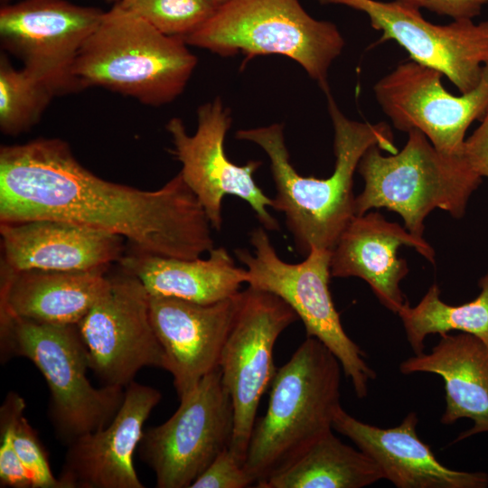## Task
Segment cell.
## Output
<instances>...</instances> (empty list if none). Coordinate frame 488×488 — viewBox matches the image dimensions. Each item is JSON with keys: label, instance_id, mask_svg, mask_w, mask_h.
Wrapping results in <instances>:
<instances>
[{"label": "cell", "instance_id": "obj_1", "mask_svg": "<svg viewBox=\"0 0 488 488\" xmlns=\"http://www.w3.org/2000/svg\"><path fill=\"white\" fill-rule=\"evenodd\" d=\"M36 219L114 234L164 258L194 259L214 248L211 222L180 173L154 191L109 182L60 138L0 147V222Z\"/></svg>", "mask_w": 488, "mask_h": 488}, {"label": "cell", "instance_id": "obj_2", "mask_svg": "<svg viewBox=\"0 0 488 488\" xmlns=\"http://www.w3.org/2000/svg\"><path fill=\"white\" fill-rule=\"evenodd\" d=\"M325 94L335 155L334 170L327 178L297 173L290 162L281 124L239 129L235 135L237 139L257 144L267 155L277 189L272 208L284 213L296 249L305 257L312 248L332 251L355 216L353 175L366 150L377 145L389 154L398 152L389 125L352 120L330 91Z\"/></svg>", "mask_w": 488, "mask_h": 488}, {"label": "cell", "instance_id": "obj_3", "mask_svg": "<svg viewBox=\"0 0 488 488\" xmlns=\"http://www.w3.org/2000/svg\"><path fill=\"white\" fill-rule=\"evenodd\" d=\"M342 371L335 355L314 337H307L277 369L267 412L255 422L244 462L255 484L289 465L333 430L342 407Z\"/></svg>", "mask_w": 488, "mask_h": 488}, {"label": "cell", "instance_id": "obj_4", "mask_svg": "<svg viewBox=\"0 0 488 488\" xmlns=\"http://www.w3.org/2000/svg\"><path fill=\"white\" fill-rule=\"evenodd\" d=\"M187 45L115 3L82 46L73 74L83 89L101 87L164 105L184 90L196 67Z\"/></svg>", "mask_w": 488, "mask_h": 488}, {"label": "cell", "instance_id": "obj_5", "mask_svg": "<svg viewBox=\"0 0 488 488\" xmlns=\"http://www.w3.org/2000/svg\"><path fill=\"white\" fill-rule=\"evenodd\" d=\"M405 146L383 155L371 145L361 156L357 171L364 180L363 191L355 197V215L372 208L399 213L405 228L423 238L424 220L435 209L462 218L473 192L482 183L462 154L437 150L427 136L412 129Z\"/></svg>", "mask_w": 488, "mask_h": 488}, {"label": "cell", "instance_id": "obj_6", "mask_svg": "<svg viewBox=\"0 0 488 488\" xmlns=\"http://www.w3.org/2000/svg\"><path fill=\"white\" fill-rule=\"evenodd\" d=\"M183 41L221 56L288 57L324 93L330 66L344 47L337 26L312 17L299 0H230Z\"/></svg>", "mask_w": 488, "mask_h": 488}, {"label": "cell", "instance_id": "obj_7", "mask_svg": "<svg viewBox=\"0 0 488 488\" xmlns=\"http://www.w3.org/2000/svg\"><path fill=\"white\" fill-rule=\"evenodd\" d=\"M1 355L30 360L50 389L49 417L57 437L70 445L108 426L119 409L125 388H95L87 378L86 348L77 324H51L0 315Z\"/></svg>", "mask_w": 488, "mask_h": 488}, {"label": "cell", "instance_id": "obj_8", "mask_svg": "<svg viewBox=\"0 0 488 488\" xmlns=\"http://www.w3.org/2000/svg\"><path fill=\"white\" fill-rule=\"evenodd\" d=\"M254 249H235L247 269L249 286L271 293L286 303L302 320L307 337L324 343L339 360L343 371L359 399L368 395L375 371L364 352L343 328L329 289L331 251L312 248L300 263L283 261L264 227L250 233Z\"/></svg>", "mask_w": 488, "mask_h": 488}, {"label": "cell", "instance_id": "obj_9", "mask_svg": "<svg viewBox=\"0 0 488 488\" xmlns=\"http://www.w3.org/2000/svg\"><path fill=\"white\" fill-rule=\"evenodd\" d=\"M179 400L170 418L144 430L137 447L158 488H191L232 440L233 405L220 368Z\"/></svg>", "mask_w": 488, "mask_h": 488}, {"label": "cell", "instance_id": "obj_10", "mask_svg": "<svg viewBox=\"0 0 488 488\" xmlns=\"http://www.w3.org/2000/svg\"><path fill=\"white\" fill-rule=\"evenodd\" d=\"M297 319L295 311L271 293L250 286L239 292L219 368L234 410L230 448L243 464L259 401L277 371L273 359L275 343Z\"/></svg>", "mask_w": 488, "mask_h": 488}, {"label": "cell", "instance_id": "obj_11", "mask_svg": "<svg viewBox=\"0 0 488 488\" xmlns=\"http://www.w3.org/2000/svg\"><path fill=\"white\" fill-rule=\"evenodd\" d=\"M108 277V288L77 328L89 369L103 385L126 388L145 367L165 370V358L151 323L150 295L144 285L121 267Z\"/></svg>", "mask_w": 488, "mask_h": 488}, {"label": "cell", "instance_id": "obj_12", "mask_svg": "<svg viewBox=\"0 0 488 488\" xmlns=\"http://www.w3.org/2000/svg\"><path fill=\"white\" fill-rule=\"evenodd\" d=\"M100 8L66 0H22L0 8L2 48L55 96L82 90L73 74L76 59L99 25Z\"/></svg>", "mask_w": 488, "mask_h": 488}, {"label": "cell", "instance_id": "obj_13", "mask_svg": "<svg viewBox=\"0 0 488 488\" xmlns=\"http://www.w3.org/2000/svg\"><path fill=\"white\" fill-rule=\"evenodd\" d=\"M230 126V112L220 98L198 108L197 129L192 136L187 133L181 118L168 121L165 128L174 144L171 152L182 164L183 180L202 204L215 230L222 227V201L226 195L248 202L266 230H278L277 221L267 210L273 206V201L253 177L262 163L249 161L239 165L226 155L224 141Z\"/></svg>", "mask_w": 488, "mask_h": 488}, {"label": "cell", "instance_id": "obj_14", "mask_svg": "<svg viewBox=\"0 0 488 488\" xmlns=\"http://www.w3.org/2000/svg\"><path fill=\"white\" fill-rule=\"evenodd\" d=\"M443 76L410 60L380 79L373 92L397 129L418 130L440 152L460 155L467 128L488 109V63L479 84L460 96L444 88Z\"/></svg>", "mask_w": 488, "mask_h": 488}, {"label": "cell", "instance_id": "obj_15", "mask_svg": "<svg viewBox=\"0 0 488 488\" xmlns=\"http://www.w3.org/2000/svg\"><path fill=\"white\" fill-rule=\"evenodd\" d=\"M340 5L366 14L372 28L381 33L380 41L396 42L411 61L438 70L461 93L479 84L488 63V21L435 24L419 9L397 0H341Z\"/></svg>", "mask_w": 488, "mask_h": 488}, {"label": "cell", "instance_id": "obj_16", "mask_svg": "<svg viewBox=\"0 0 488 488\" xmlns=\"http://www.w3.org/2000/svg\"><path fill=\"white\" fill-rule=\"evenodd\" d=\"M162 399L158 389L136 381L105 427L68 445L58 476L64 488H144L134 465L144 425Z\"/></svg>", "mask_w": 488, "mask_h": 488}, {"label": "cell", "instance_id": "obj_17", "mask_svg": "<svg viewBox=\"0 0 488 488\" xmlns=\"http://www.w3.org/2000/svg\"><path fill=\"white\" fill-rule=\"evenodd\" d=\"M239 292L209 305L150 296L151 323L164 353L165 371L173 376L179 399L219 368Z\"/></svg>", "mask_w": 488, "mask_h": 488}, {"label": "cell", "instance_id": "obj_18", "mask_svg": "<svg viewBox=\"0 0 488 488\" xmlns=\"http://www.w3.org/2000/svg\"><path fill=\"white\" fill-rule=\"evenodd\" d=\"M1 268L108 270L124 255L122 237L52 219L0 222Z\"/></svg>", "mask_w": 488, "mask_h": 488}, {"label": "cell", "instance_id": "obj_19", "mask_svg": "<svg viewBox=\"0 0 488 488\" xmlns=\"http://www.w3.org/2000/svg\"><path fill=\"white\" fill-rule=\"evenodd\" d=\"M400 246L414 248L435 261L434 249L423 238L380 212L355 215L331 251V276L363 279L380 304L398 314L408 304L399 286L408 272L406 260L398 257Z\"/></svg>", "mask_w": 488, "mask_h": 488}, {"label": "cell", "instance_id": "obj_20", "mask_svg": "<svg viewBox=\"0 0 488 488\" xmlns=\"http://www.w3.org/2000/svg\"><path fill=\"white\" fill-rule=\"evenodd\" d=\"M415 412L399 426L382 428L364 423L342 407L333 429L347 436L380 468L384 479L398 488H485L488 474L450 469L439 462L430 446L418 436Z\"/></svg>", "mask_w": 488, "mask_h": 488}, {"label": "cell", "instance_id": "obj_21", "mask_svg": "<svg viewBox=\"0 0 488 488\" xmlns=\"http://www.w3.org/2000/svg\"><path fill=\"white\" fill-rule=\"evenodd\" d=\"M428 353L415 354L399 365L402 374L428 372L445 382L446 408L441 423L469 418L473 427L455 442L488 432V345L476 336L445 333Z\"/></svg>", "mask_w": 488, "mask_h": 488}, {"label": "cell", "instance_id": "obj_22", "mask_svg": "<svg viewBox=\"0 0 488 488\" xmlns=\"http://www.w3.org/2000/svg\"><path fill=\"white\" fill-rule=\"evenodd\" d=\"M0 315L77 324L108 286V270L0 272Z\"/></svg>", "mask_w": 488, "mask_h": 488}, {"label": "cell", "instance_id": "obj_23", "mask_svg": "<svg viewBox=\"0 0 488 488\" xmlns=\"http://www.w3.org/2000/svg\"><path fill=\"white\" fill-rule=\"evenodd\" d=\"M136 276L150 296H171L202 305L233 297L247 283V269L237 267L223 247L206 259L164 258L132 249L117 262Z\"/></svg>", "mask_w": 488, "mask_h": 488}, {"label": "cell", "instance_id": "obj_24", "mask_svg": "<svg viewBox=\"0 0 488 488\" xmlns=\"http://www.w3.org/2000/svg\"><path fill=\"white\" fill-rule=\"evenodd\" d=\"M384 479L361 450L343 443L333 430L258 488H362Z\"/></svg>", "mask_w": 488, "mask_h": 488}, {"label": "cell", "instance_id": "obj_25", "mask_svg": "<svg viewBox=\"0 0 488 488\" xmlns=\"http://www.w3.org/2000/svg\"><path fill=\"white\" fill-rule=\"evenodd\" d=\"M478 286L481 291L473 301L450 305L441 300L440 290L434 284L417 305L407 304L398 313L415 354L424 352L427 335L452 331L473 334L488 345V270Z\"/></svg>", "mask_w": 488, "mask_h": 488}, {"label": "cell", "instance_id": "obj_26", "mask_svg": "<svg viewBox=\"0 0 488 488\" xmlns=\"http://www.w3.org/2000/svg\"><path fill=\"white\" fill-rule=\"evenodd\" d=\"M55 97L51 89L23 68L15 69L5 53L0 55V129L18 136L39 122Z\"/></svg>", "mask_w": 488, "mask_h": 488}, {"label": "cell", "instance_id": "obj_27", "mask_svg": "<svg viewBox=\"0 0 488 488\" xmlns=\"http://www.w3.org/2000/svg\"><path fill=\"white\" fill-rule=\"evenodd\" d=\"M117 3L164 34L183 40L200 28L216 10L209 0H119Z\"/></svg>", "mask_w": 488, "mask_h": 488}, {"label": "cell", "instance_id": "obj_28", "mask_svg": "<svg viewBox=\"0 0 488 488\" xmlns=\"http://www.w3.org/2000/svg\"><path fill=\"white\" fill-rule=\"evenodd\" d=\"M25 408V400L18 394L14 412V444L30 474L33 488H64L52 473L48 455L24 416Z\"/></svg>", "mask_w": 488, "mask_h": 488}, {"label": "cell", "instance_id": "obj_29", "mask_svg": "<svg viewBox=\"0 0 488 488\" xmlns=\"http://www.w3.org/2000/svg\"><path fill=\"white\" fill-rule=\"evenodd\" d=\"M18 394L9 392L0 408V486L33 488L14 444V412Z\"/></svg>", "mask_w": 488, "mask_h": 488}, {"label": "cell", "instance_id": "obj_30", "mask_svg": "<svg viewBox=\"0 0 488 488\" xmlns=\"http://www.w3.org/2000/svg\"><path fill=\"white\" fill-rule=\"evenodd\" d=\"M255 484L232 450L224 449L192 483L191 488H246Z\"/></svg>", "mask_w": 488, "mask_h": 488}, {"label": "cell", "instance_id": "obj_31", "mask_svg": "<svg viewBox=\"0 0 488 488\" xmlns=\"http://www.w3.org/2000/svg\"><path fill=\"white\" fill-rule=\"evenodd\" d=\"M408 6L426 8L441 15H447L454 20L472 19L480 14L483 5L488 0H397Z\"/></svg>", "mask_w": 488, "mask_h": 488}, {"label": "cell", "instance_id": "obj_32", "mask_svg": "<svg viewBox=\"0 0 488 488\" xmlns=\"http://www.w3.org/2000/svg\"><path fill=\"white\" fill-rule=\"evenodd\" d=\"M480 122L465 140L461 154L478 175L488 179V109Z\"/></svg>", "mask_w": 488, "mask_h": 488}, {"label": "cell", "instance_id": "obj_33", "mask_svg": "<svg viewBox=\"0 0 488 488\" xmlns=\"http://www.w3.org/2000/svg\"><path fill=\"white\" fill-rule=\"evenodd\" d=\"M209 1L217 9L218 7L221 6L222 5L228 3L230 0H209Z\"/></svg>", "mask_w": 488, "mask_h": 488}, {"label": "cell", "instance_id": "obj_34", "mask_svg": "<svg viewBox=\"0 0 488 488\" xmlns=\"http://www.w3.org/2000/svg\"><path fill=\"white\" fill-rule=\"evenodd\" d=\"M322 4H338L340 5L341 0H318Z\"/></svg>", "mask_w": 488, "mask_h": 488}, {"label": "cell", "instance_id": "obj_35", "mask_svg": "<svg viewBox=\"0 0 488 488\" xmlns=\"http://www.w3.org/2000/svg\"><path fill=\"white\" fill-rule=\"evenodd\" d=\"M9 1H10V0H1V2H2L3 4H6V3H8ZM106 1L113 2V3L115 4V3H117V1H119V0H106Z\"/></svg>", "mask_w": 488, "mask_h": 488}]
</instances>
